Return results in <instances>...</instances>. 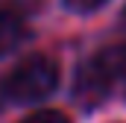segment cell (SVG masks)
I'll return each mask as SVG.
<instances>
[{
    "label": "cell",
    "mask_w": 126,
    "mask_h": 123,
    "mask_svg": "<svg viewBox=\"0 0 126 123\" xmlns=\"http://www.w3.org/2000/svg\"><path fill=\"white\" fill-rule=\"evenodd\" d=\"M59 85V64L50 56L24 59L3 82V94L12 103H38L56 91Z\"/></svg>",
    "instance_id": "6da1fadb"
},
{
    "label": "cell",
    "mask_w": 126,
    "mask_h": 123,
    "mask_svg": "<svg viewBox=\"0 0 126 123\" xmlns=\"http://www.w3.org/2000/svg\"><path fill=\"white\" fill-rule=\"evenodd\" d=\"M123 21H126V15H123Z\"/></svg>",
    "instance_id": "8992f818"
},
{
    "label": "cell",
    "mask_w": 126,
    "mask_h": 123,
    "mask_svg": "<svg viewBox=\"0 0 126 123\" xmlns=\"http://www.w3.org/2000/svg\"><path fill=\"white\" fill-rule=\"evenodd\" d=\"M103 3H106V0H64V6L73 9V12H94Z\"/></svg>",
    "instance_id": "5b68a950"
},
{
    "label": "cell",
    "mask_w": 126,
    "mask_h": 123,
    "mask_svg": "<svg viewBox=\"0 0 126 123\" xmlns=\"http://www.w3.org/2000/svg\"><path fill=\"white\" fill-rule=\"evenodd\" d=\"M24 21L15 15V12H9V9H0V56H6L9 50H15L21 41H24Z\"/></svg>",
    "instance_id": "3957f363"
},
{
    "label": "cell",
    "mask_w": 126,
    "mask_h": 123,
    "mask_svg": "<svg viewBox=\"0 0 126 123\" xmlns=\"http://www.w3.org/2000/svg\"><path fill=\"white\" fill-rule=\"evenodd\" d=\"M21 123H70V120H67V114H62V111H35L30 117H24Z\"/></svg>",
    "instance_id": "277c9868"
},
{
    "label": "cell",
    "mask_w": 126,
    "mask_h": 123,
    "mask_svg": "<svg viewBox=\"0 0 126 123\" xmlns=\"http://www.w3.org/2000/svg\"><path fill=\"white\" fill-rule=\"evenodd\" d=\"M120 76H126V47H106L82 64L76 91H79V97L97 103L111 88V82Z\"/></svg>",
    "instance_id": "7a4b0ae2"
}]
</instances>
